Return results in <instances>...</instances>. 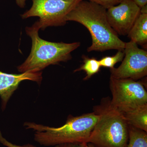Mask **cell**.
I'll list each match as a JSON object with an SVG mask.
<instances>
[{
    "mask_svg": "<svg viewBox=\"0 0 147 147\" xmlns=\"http://www.w3.org/2000/svg\"><path fill=\"white\" fill-rule=\"evenodd\" d=\"M106 11L107 9L99 5L83 0L66 16L67 22H78L88 30L92 38V45L87 49L88 53L124 50L125 42L110 26Z\"/></svg>",
    "mask_w": 147,
    "mask_h": 147,
    "instance_id": "1",
    "label": "cell"
},
{
    "mask_svg": "<svg viewBox=\"0 0 147 147\" xmlns=\"http://www.w3.org/2000/svg\"><path fill=\"white\" fill-rule=\"evenodd\" d=\"M98 119V115L94 112L77 117L69 115L65 123L60 127H50L29 122H25L24 126L35 131L34 141L42 146L87 143Z\"/></svg>",
    "mask_w": 147,
    "mask_h": 147,
    "instance_id": "2",
    "label": "cell"
},
{
    "mask_svg": "<svg viewBox=\"0 0 147 147\" xmlns=\"http://www.w3.org/2000/svg\"><path fill=\"white\" fill-rule=\"evenodd\" d=\"M40 30L38 21L30 27H26V34L31 38L30 53L26 60L17 67L21 73L26 71H41L48 66L59 64L71 59V53L81 45L79 42L70 43L52 42L44 40L38 35Z\"/></svg>",
    "mask_w": 147,
    "mask_h": 147,
    "instance_id": "3",
    "label": "cell"
},
{
    "mask_svg": "<svg viewBox=\"0 0 147 147\" xmlns=\"http://www.w3.org/2000/svg\"><path fill=\"white\" fill-rule=\"evenodd\" d=\"M110 100L102 98L100 105L94 108L98 119L87 143L95 147H127L128 125L122 113L111 105Z\"/></svg>",
    "mask_w": 147,
    "mask_h": 147,
    "instance_id": "4",
    "label": "cell"
},
{
    "mask_svg": "<svg viewBox=\"0 0 147 147\" xmlns=\"http://www.w3.org/2000/svg\"><path fill=\"white\" fill-rule=\"evenodd\" d=\"M83 0H32L31 8L21 14L22 19L38 17L40 30L61 26L67 23L66 16Z\"/></svg>",
    "mask_w": 147,
    "mask_h": 147,
    "instance_id": "5",
    "label": "cell"
},
{
    "mask_svg": "<svg viewBox=\"0 0 147 147\" xmlns=\"http://www.w3.org/2000/svg\"><path fill=\"white\" fill-rule=\"evenodd\" d=\"M110 88L112 94L110 103L121 113L147 105V92L142 82L110 76Z\"/></svg>",
    "mask_w": 147,
    "mask_h": 147,
    "instance_id": "6",
    "label": "cell"
},
{
    "mask_svg": "<svg viewBox=\"0 0 147 147\" xmlns=\"http://www.w3.org/2000/svg\"><path fill=\"white\" fill-rule=\"evenodd\" d=\"M125 56L117 68L110 69L111 77L117 79H129L134 81L147 75V52L140 49L137 43L130 40L125 42Z\"/></svg>",
    "mask_w": 147,
    "mask_h": 147,
    "instance_id": "7",
    "label": "cell"
},
{
    "mask_svg": "<svg viewBox=\"0 0 147 147\" xmlns=\"http://www.w3.org/2000/svg\"><path fill=\"white\" fill-rule=\"evenodd\" d=\"M141 8L133 0H122L107 9L109 24L118 35H127L141 13Z\"/></svg>",
    "mask_w": 147,
    "mask_h": 147,
    "instance_id": "8",
    "label": "cell"
},
{
    "mask_svg": "<svg viewBox=\"0 0 147 147\" xmlns=\"http://www.w3.org/2000/svg\"><path fill=\"white\" fill-rule=\"evenodd\" d=\"M42 79L41 71H29L20 74H11L0 71V97L3 111L5 109L9 100L21 82L30 80L40 84Z\"/></svg>",
    "mask_w": 147,
    "mask_h": 147,
    "instance_id": "9",
    "label": "cell"
},
{
    "mask_svg": "<svg viewBox=\"0 0 147 147\" xmlns=\"http://www.w3.org/2000/svg\"><path fill=\"white\" fill-rule=\"evenodd\" d=\"M131 41L141 46L147 43V13H141L128 34Z\"/></svg>",
    "mask_w": 147,
    "mask_h": 147,
    "instance_id": "10",
    "label": "cell"
},
{
    "mask_svg": "<svg viewBox=\"0 0 147 147\" xmlns=\"http://www.w3.org/2000/svg\"><path fill=\"white\" fill-rule=\"evenodd\" d=\"M122 113L128 125L147 132V105Z\"/></svg>",
    "mask_w": 147,
    "mask_h": 147,
    "instance_id": "11",
    "label": "cell"
},
{
    "mask_svg": "<svg viewBox=\"0 0 147 147\" xmlns=\"http://www.w3.org/2000/svg\"><path fill=\"white\" fill-rule=\"evenodd\" d=\"M128 134L127 147H147V132L128 125Z\"/></svg>",
    "mask_w": 147,
    "mask_h": 147,
    "instance_id": "12",
    "label": "cell"
},
{
    "mask_svg": "<svg viewBox=\"0 0 147 147\" xmlns=\"http://www.w3.org/2000/svg\"><path fill=\"white\" fill-rule=\"evenodd\" d=\"M84 63L79 68L76 69L74 72L84 70L86 73V76L84 79V81L90 79L92 76L97 73L100 70V66L99 61L95 58H89L85 55H83Z\"/></svg>",
    "mask_w": 147,
    "mask_h": 147,
    "instance_id": "13",
    "label": "cell"
},
{
    "mask_svg": "<svg viewBox=\"0 0 147 147\" xmlns=\"http://www.w3.org/2000/svg\"><path fill=\"white\" fill-rule=\"evenodd\" d=\"M124 50H118L115 55L112 57H105L99 60L100 66L110 69L114 68L116 64L122 62L124 57Z\"/></svg>",
    "mask_w": 147,
    "mask_h": 147,
    "instance_id": "14",
    "label": "cell"
},
{
    "mask_svg": "<svg viewBox=\"0 0 147 147\" xmlns=\"http://www.w3.org/2000/svg\"><path fill=\"white\" fill-rule=\"evenodd\" d=\"M122 0H89L92 2L103 7L106 9L111 7L118 5Z\"/></svg>",
    "mask_w": 147,
    "mask_h": 147,
    "instance_id": "15",
    "label": "cell"
},
{
    "mask_svg": "<svg viewBox=\"0 0 147 147\" xmlns=\"http://www.w3.org/2000/svg\"><path fill=\"white\" fill-rule=\"evenodd\" d=\"M0 142L7 147H36L30 144H27L23 146H19V145L12 144L11 142H8L5 138L3 137L1 131H0Z\"/></svg>",
    "mask_w": 147,
    "mask_h": 147,
    "instance_id": "16",
    "label": "cell"
},
{
    "mask_svg": "<svg viewBox=\"0 0 147 147\" xmlns=\"http://www.w3.org/2000/svg\"><path fill=\"white\" fill-rule=\"evenodd\" d=\"M87 143H65L55 146V147H86Z\"/></svg>",
    "mask_w": 147,
    "mask_h": 147,
    "instance_id": "17",
    "label": "cell"
},
{
    "mask_svg": "<svg viewBox=\"0 0 147 147\" xmlns=\"http://www.w3.org/2000/svg\"><path fill=\"white\" fill-rule=\"evenodd\" d=\"M133 1L140 8L145 5H147V0H133Z\"/></svg>",
    "mask_w": 147,
    "mask_h": 147,
    "instance_id": "18",
    "label": "cell"
},
{
    "mask_svg": "<svg viewBox=\"0 0 147 147\" xmlns=\"http://www.w3.org/2000/svg\"><path fill=\"white\" fill-rule=\"evenodd\" d=\"M26 0H16V2L17 5L20 8H23L25 7L26 4Z\"/></svg>",
    "mask_w": 147,
    "mask_h": 147,
    "instance_id": "19",
    "label": "cell"
},
{
    "mask_svg": "<svg viewBox=\"0 0 147 147\" xmlns=\"http://www.w3.org/2000/svg\"><path fill=\"white\" fill-rule=\"evenodd\" d=\"M140 11H141V13H147V5L142 7Z\"/></svg>",
    "mask_w": 147,
    "mask_h": 147,
    "instance_id": "20",
    "label": "cell"
},
{
    "mask_svg": "<svg viewBox=\"0 0 147 147\" xmlns=\"http://www.w3.org/2000/svg\"><path fill=\"white\" fill-rule=\"evenodd\" d=\"M86 147H95L92 144L90 143H87Z\"/></svg>",
    "mask_w": 147,
    "mask_h": 147,
    "instance_id": "21",
    "label": "cell"
}]
</instances>
